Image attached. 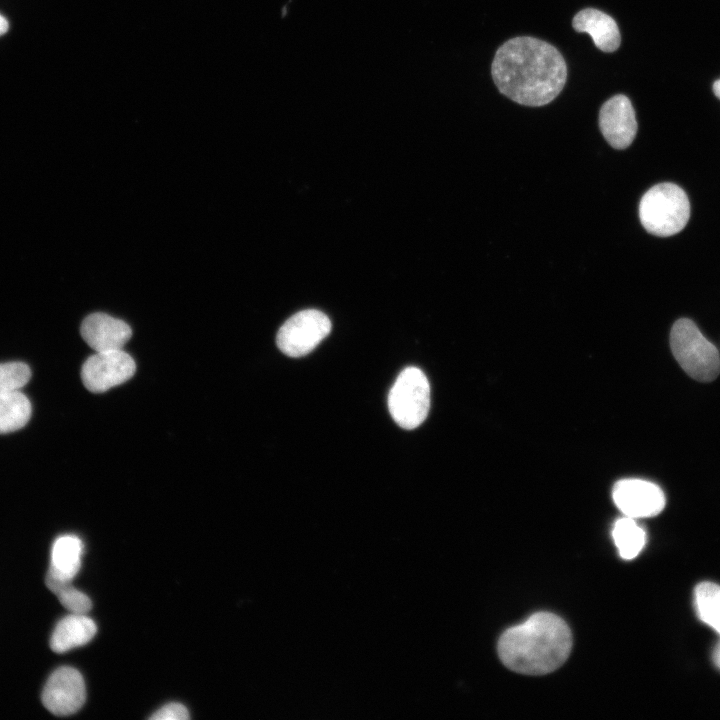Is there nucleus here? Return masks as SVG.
Masks as SVG:
<instances>
[{
    "instance_id": "f257e3e1",
    "label": "nucleus",
    "mask_w": 720,
    "mask_h": 720,
    "mask_svg": "<svg viewBox=\"0 0 720 720\" xmlns=\"http://www.w3.org/2000/svg\"><path fill=\"white\" fill-rule=\"evenodd\" d=\"M491 74L504 96L521 105L538 107L560 94L567 80V65L550 43L521 36L498 48Z\"/></svg>"
},
{
    "instance_id": "f03ea898",
    "label": "nucleus",
    "mask_w": 720,
    "mask_h": 720,
    "mask_svg": "<svg viewBox=\"0 0 720 720\" xmlns=\"http://www.w3.org/2000/svg\"><path fill=\"white\" fill-rule=\"evenodd\" d=\"M572 634L566 622L550 612H538L520 625L506 630L498 642V654L510 670L525 675H545L568 658Z\"/></svg>"
},
{
    "instance_id": "7ed1b4c3",
    "label": "nucleus",
    "mask_w": 720,
    "mask_h": 720,
    "mask_svg": "<svg viewBox=\"0 0 720 720\" xmlns=\"http://www.w3.org/2000/svg\"><path fill=\"white\" fill-rule=\"evenodd\" d=\"M690 217V203L684 190L674 183L651 187L641 198L639 218L645 230L659 237L680 232Z\"/></svg>"
},
{
    "instance_id": "20e7f679",
    "label": "nucleus",
    "mask_w": 720,
    "mask_h": 720,
    "mask_svg": "<svg viewBox=\"0 0 720 720\" xmlns=\"http://www.w3.org/2000/svg\"><path fill=\"white\" fill-rule=\"evenodd\" d=\"M672 353L682 369L693 379L710 382L720 372V357L696 324L687 318L678 319L670 333Z\"/></svg>"
},
{
    "instance_id": "39448f33",
    "label": "nucleus",
    "mask_w": 720,
    "mask_h": 720,
    "mask_svg": "<svg viewBox=\"0 0 720 720\" xmlns=\"http://www.w3.org/2000/svg\"><path fill=\"white\" fill-rule=\"evenodd\" d=\"M388 407L394 421L402 428L412 430L427 417L430 408V385L417 367L405 368L394 382Z\"/></svg>"
},
{
    "instance_id": "423d86ee",
    "label": "nucleus",
    "mask_w": 720,
    "mask_h": 720,
    "mask_svg": "<svg viewBox=\"0 0 720 720\" xmlns=\"http://www.w3.org/2000/svg\"><path fill=\"white\" fill-rule=\"evenodd\" d=\"M330 331L331 322L323 312L302 310L280 327L276 343L285 355L301 357L311 352Z\"/></svg>"
},
{
    "instance_id": "0eeeda50",
    "label": "nucleus",
    "mask_w": 720,
    "mask_h": 720,
    "mask_svg": "<svg viewBox=\"0 0 720 720\" xmlns=\"http://www.w3.org/2000/svg\"><path fill=\"white\" fill-rule=\"evenodd\" d=\"M135 370L133 358L123 350L96 352L83 363L81 379L89 391L102 393L129 380Z\"/></svg>"
},
{
    "instance_id": "6e6552de",
    "label": "nucleus",
    "mask_w": 720,
    "mask_h": 720,
    "mask_svg": "<svg viewBox=\"0 0 720 720\" xmlns=\"http://www.w3.org/2000/svg\"><path fill=\"white\" fill-rule=\"evenodd\" d=\"M85 699L84 679L78 670L69 666L56 669L42 691L43 705L56 716L74 714L83 706Z\"/></svg>"
},
{
    "instance_id": "1a4fd4ad",
    "label": "nucleus",
    "mask_w": 720,
    "mask_h": 720,
    "mask_svg": "<svg viewBox=\"0 0 720 720\" xmlns=\"http://www.w3.org/2000/svg\"><path fill=\"white\" fill-rule=\"evenodd\" d=\"M614 503L633 519L658 515L665 507V495L653 482L629 478L618 481L612 492Z\"/></svg>"
},
{
    "instance_id": "9d476101",
    "label": "nucleus",
    "mask_w": 720,
    "mask_h": 720,
    "mask_svg": "<svg viewBox=\"0 0 720 720\" xmlns=\"http://www.w3.org/2000/svg\"><path fill=\"white\" fill-rule=\"evenodd\" d=\"M599 127L613 148H627L633 142L638 128L630 99L622 94L608 99L599 112Z\"/></svg>"
},
{
    "instance_id": "9b49d317",
    "label": "nucleus",
    "mask_w": 720,
    "mask_h": 720,
    "mask_svg": "<svg viewBox=\"0 0 720 720\" xmlns=\"http://www.w3.org/2000/svg\"><path fill=\"white\" fill-rule=\"evenodd\" d=\"M80 333L95 352L122 350L132 335L124 321L105 313H93L82 322Z\"/></svg>"
},
{
    "instance_id": "f8f14e48",
    "label": "nucleus",
    "mask_w": 720,
    "mask_h": 720,
    "mask_svg": "<svg viewBox=\"0 0 720 720\" xmlns=\"http://www.w3.org/2000/svg\"><path fill=\"white\" fill-rule=\"evenodd\" d=\"M572 26L576 32L588 33L595 46L603 52H614L620 46L621 35L616 21L598 9L579 11L572 20Z\"/></svg>"
},
{
    "instance_id": "ddd939ff",
    "label": "nucleus",
    "mask_w": 720,
    "mask_h": 720,
    "mask_svg": "<svg viewBox=\"0 0 720 720\" xmlns=\"http://www.w3.org/2000/svg\"><path fill=\"white\" fill-rule=\"evenodd\" d=\"M83 543L75 535H63L53 543L51 564L46 578L72 582L81 567Z\"/></svg>"
},
{
    "instance_id": "4468645a",
    "label": "nucleus",
    "mask_w": 720,
    "mask_h": 720,
    "mask_svg": "<svg viewBox=\"0 0 720 720\" xmlns=\"http://www.w3.org/2000/svg\"><path fill=\"white\" fill-rule=\"evenodd\" d=\"M95 622L86 614H74L61 619L50 638V647L56 653H64L87 644L96 634Z\"/></svg>"
},
{
    "instance_id": "2eb2a0df",
    "label": "nucleus",
    "mask_w": 720,
    "mask_h": 720,
    "mask_svg": "<svg viewBox=\"0 0 720 720\" xmlns=\"http://www.w3.org/2000/svg\"><path fill=\"white\" fill-rule=\"evenodd\" d=\"M29 399L17 391L0 395V434L10 433L24 427L31 417Z\"/></svg>"
},
{
    "instance_id": "dca6fc26",
    "label": "nucleus",
    "mask_w": 720,
    "mask_h": 720,
    "mask_svg": "<svg viewBox=\"0 0 720 720\" xmlns=\"http://www.w3.org/2000/svg\"><path fill=\"white\" fill-rule=\"evenodd\" d=\"M612 536L623 559H634L646 543V533L631 517L618 519L613 527Z\"/></svg>"
},
{
    "instance_id": "f3484780",
    "label": "nucleus",
    "mask_w": 720,
    "mask_h": 720,
    "mask_svg": "<svg viewBox=\"0 0 720 720\" xmlns=\"http://www.w3.org/2000/svg\"><path fill=\"white\" fill-rule=\"evenodd\" d=\"M694 605L698 618L720 634V586L699 583L694 590Z\"/></svg>"
},
{
    "instance_id": "a211bd4d",
    "label": "nucleus",
    "mask_w": 720,
    "mask_h": 720,
    "mask_svg": "<svg viewBox=\"0 0 720 720\" xmlns=\"http://www.w3.org/2000/svg\"><path fill=\"white\" fill-rule=\"evenodd\" d=\"M30 377L31 370L25 363H0V395L20 391Z\"/></svg>"
},
{
    "instance_id": "6ab92c4d",
    "label": "nucleus",
    "mask_w": 720,
    "mask_h": 720,
    "mask_svg": "<svg viewBox=\"0 0 720 720\" xmlns=\"http://www.w3.org/2000/svg\"><path fill=\"white\" fill-rule=\"evenodd\" d=\"M59 599L64 608L74 614H86L92 607L90 598L74 588L70 583H66L53 592Z\"/></svg>"
},
{
    "instance_id": "aec40b11",
    "label": "nucleus",
    "mask_w": 720,
    "mask_h": 720,
    "mask_svg": "<svg viewBox=\"0 0 720 720\" xmlns=\"http://www.w3.org/2000/svg\"><path fill=\"white\" fill-rule=\"evenodd\" d=\"M187 708L180 703H169L157 710L150 719L152 720H187L189 719Z\"/></svg>"
},
{
    "instance_id": "412c9836",
    "label": "nucleus",
    "mask_w": 720,
    "mask_h": 720,
    "mask_svg": "<svg viewBox=\"0 0 720 720\" xmlns=\"http://www.w3.org/2000/svg\"><path fill=\"white\" fill-rule=\"evenodd\" d=\"M712 658L715 666L720 670V642L715 647Z\"/></svg>"
},
{
    "instance_id": "4be33fe9",
    "label": "nucleus",
    "mask_w": 720,
    "mask_h": 720,
    "mask_svg": "<svg viewBox=\"0 0 720 720\" xmlns=\"http://www.w3.org/2000/svg\"><path fill=\"white\" fill-rule=\"evenodd\" d=\"M8 27L9 25L7 20L2 15H0V36L6 33Z\"/></svg>"
},
{
    "instance_id": "5701e85b",
    "label": "nucleus",
    "mask_w": 720,
    "mask_h": 720,
    "mask_svg": "<svg viewBox=\"0 0 720 720\" xmlns=\"http://www.w3.org/2000/svg\"><path fill=\"white\" fill-rule=\"evenodd\" d=\"M713 92H714L715 96H716L718 99H720V79L716 80V81L713 83Z\"/></svg>"
}]
</instances>
